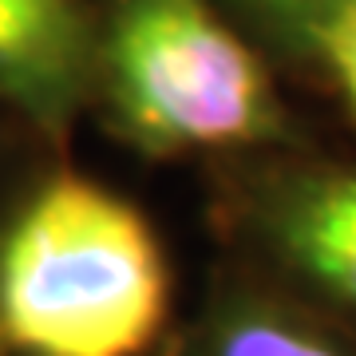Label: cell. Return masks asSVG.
<instances>
[{"label":"cell","instance_id":"6da1fadb","mask_svg":"<svg viewBox=\"0 0 356 356\" xmlns=\"http://www.w3.org/2000/svg\"><path fill=\"white\" fill-rule=\"evenodd\" d=\"M147 218L88 178H56L0 245V332L32 356H139L166 317Z\"/></svg>","mask_w":356,"mask_h":356},{"label":"cell","instance_id":"7a4b0ae2","mask_svg":"<svg viewBox=\"0 0 356 356\" xmlns=\"http://www.w3.org/2000/svg\"><path fill=\"white\" fill-rule=\"evenodd\" d=\"M107 56L119 111L154 147H238L277 123L261 60L206 0H123Z\"/></svg>","mask_w":356,"mask_h":356},{"label":"cell","instance_id":"3957f363","mask_svg":"<svg viewBox=\"0 0 356 356\" xmlns=\"http://www.w3.org/2000/svg\"><path fill=\"white\" fill-rule=\"evenodd\" d=\"M281 242L309 277L356 305V175L305 186L281 218Z\"/></svg>","mask_w":356,"mask_h":356},{"label":"cell","instance_id":"277c9868","mask_svg":"<svg viewBox=\"0 0 356 356\" xmlns=\"http://www.w3.org/2000/svg\"><path fill=\"white\" fill-rule=\"evenodd\" d=\"M72 48V28L40 24L24 13L0 4V76H40L64 64Z\"/></svg>","mask_w":356,"mask_h":356},{"label":"cell","instance_id":"5b68a950","mask_svg":"<svg viewBox=\"0 0 356 356\" xmlns=\"http://www.w3.org/2000/svg\"><path fill=\"white\" fill-rule=\"evenodd\" d=\"M214 356H341V353L332 344L309 337L305 329L285 325V321L254 317L226 329Z\"/></svg>","mask_w":356,"mask_h":356},{"label":"cell","instance_id":"8992f818","mask_svg":"<svg viewBox=\"0 0 356 356\" xmlns=\"http://www.w3.org/2000/svg\"><path fill=\"white\" fill-rule=\"evenodd\" d=\"M313 36H317L332 76H337L344 99H348V107L356 115V0H348V4H341L325 20H317Z\"/></svg>","mask_w":356,"mask_h":356},{"label":"cell","instance_id":"52a82bcc","mask_svg":"<svg viewBox=\"0 0 356 356\" xmlns=\"http://www.w3.org/2000/svg\"><path fill=\"white\" fill-rule=\"evenodd\" d=\"M266 8H273L277 16H289V20H305L309 28L317 24V20H325L329 13H337L341 4H348V0H261Z\"/></svg>","mask_w":356,"mask_h":356},{"label":"cell","instance_id":"ba28073f","mask_svg":"<svg viewBox=\"0 0 356 356\" xmlns=\"http://www.w3.org/2000/svg\"><path fill=\"white\" fill-rule=\"evenodd\" d=\"M4 8L13 13H24L40 24H51V28H72V13H67V0H0Z\"/></svg>","mask_w":356,"mask_h":356}]
</instances>
